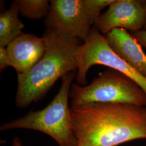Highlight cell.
I'll list each match as a JSON object with an SVG mask.
<instances>
[{
  "label": "cell",
  "instance_id": "1",
  "mask_svg": "<svg viewBox=\"0 0 146 146\" xmlns=\"http://www.w3.org/2000/svg\"><path fill=\"white\" fill-rule=\"evenodd\" d=\"M78 146H118L146 139V107L91 103L70 107Z\"/></svg>",
  "mask_w": 146,
  "mask_h": 146
},
{
  "label": "cell",
  "instance_id": "2",
  "mask_svg": "<svg viewBox=\"0 0 146 146\" xmlns=\"http://www.w3.org/2000/svg\"><path fill=\"white\" fill-rule=\"evenodd\" d=\"M42 37L46 43L43 57L28 72L17 76L15 104L20 108L41 100L58 78L78 71V38L57 29H46Z\"/></svg>",
  "mask_w": 146,
  "mask_h": 146
},
{
  "label": "cell",
  "instance_id": "3",
  "mask_svg": "<svg viewBox=\"0 0 146 146\" xmlns=\"http://www.w3.org/2000/svg\"><path fill=\"white\" fill-rule=\"evenodd\" d=\"M76 72H70L62 78V84L57 95L43 110L31 111L26 116L7 122L1 131L28 129L42 132L50 136L59 146H78L74 130L69 98L72 82Z\"/></svg>",
  "mask_w": 146,
  "mask_h": 146
},
{
  "label": "cell",
  "instance_id": "4",
  "mask_svg": "<svg viewBox=\"0 0 146 146\" xmlns=\"http://www.w3.org/2000/svg\"><path fill=\"white\" fill-rule=\"evenodd\" d=\"M70 107L91 103L125 104L146 106V94L129 77L112 69L99 74L88 85L72 84Z\"/></svg>",
  "mask_w": 146,
  "mask_h": 146
},
{
  "label": "cell",
  "instance_id": "5",
  "mask_svg": "<svg viewBox=\"0 0 146 146\" xmlns=\"http://www.w3.org/2000/svg\"><path fill=\"white\" fill-rule=\"evenodd\" d=\"M80 45L76 52L78 71L76 76L78 85L87 84L86 76L92 66L100 64L123 73L135 81L146 94V78L116 54L110 47L104 35L94 27L90 34Z\"/></svg>",
  "mask_w": 146,
  "mask_h": 146
},
{
  "label": "cell",
  "instance_id": "6",
  "mask_svg": "<svg viewBox=\"0 0 146 146\" xmlns=\"http://www.w3.org/2000/svg\"><path fill=\"white\" fill-rule=\"evenodd\" d=\"M48 14L44 19L47 29L65 31L85 40L91 31V24L84 11L82 0L50 1Z\"/></svg>",
  "mask_w": 146,
  "mask_h": 146
},
{
  "label": "cell",
  "instance_id": "7",
  "mask_svg": "<svg viewBox=\"0 0 146 146\" xmlns=\"http://www.w3.org/2000/svg\"><path fill=\"white\" fill-rule=\"evenodd\" d=\"M144 1L114 0L108 10L100 15L94 27L104 36L117 28L131 33L142 31L145 20Z\"/></svg>",
  "mask_w": 146,
  "mask_h": 146
},
{
  "label": "cell",
  "instance_id": "8",
  "mask_svg": "<svg viewBox=\"0 0 146 146\" xmlns=\"http://www.w3.org/2000/svg\"><path fill=\"white\" fill-rule=\"evenodd\" d=\"M11 66L18 75L27 73L43 57L46 50L44 38L22 33L7 47Z\"/></svg>",
  "mask_w": 146,
  "mask_h": 146
},
{
  "label": "cell",
  "instance_id": "9",
  "mask_svg": "<svg viewBox=\"0 0 146 146\" xmlns=\"http://www.w3.org/2000/svg\"><path fill=\"white\" fill-rule=\"evenodd\" d=\"M105 37L113 51L146 78V54L141 44L125 29L113 30Z\"/></svg>",
  "mask_w": 146,
  "mask_h": 146
},
{
  "label": "cell",
  "instance_id": "10",
  "mask_svg": "<svg viewBox=\"0 0 146 146\" xmlns=\"http://www.w3.org/2000/svg\"><path fill=\"white\" fill-rule=\"evenodd\" d=\"M19 9L14 2L0 15V47H6L22 34L25 25L19 19Z\"/></svg>",
  "mask_w": 146,
  "mask_h": 146
},
{
  "label": "cell",
  "instance_id": "11",
  "mask_svg": "<svg viewBox=\"0 0 146 146\" xmlns=\"http://www.w3.org/2000/svg\"><path fill=\"white\" fill-rule=\"evenodd\" d=\"M20 13L31 20H40L48 14L50 1L48 0H15Z\"/></svg>",
  "mask_w": 146,
  "mask_h": 146
},
{
  "label": "cell",
  "instance_id": "12",
  "mask_svg": "<svg viewBox=\"0 0 146 146\" xmlns=\"http://www.w3.org/2000/svg\"><path fill=\"white\" fill-rule=\"evenodd\" d=\"M84 11L91 25H95L101 15V11L114 0H82Z\"/></svg>",
  "mask_w": 146,
  "mask_h": 146
},
{
  "label": "cell",
  "instance_id": "13",
  "mask_svg": "<svg viewBox=\"0 0 146 146\" xmlns=\"http://www.w3.org/2000/svg\"><path fill=\"white\" fill-rule=\"evenodd\" d=\"M11 66L6 47H0V70L2 72Z\"/></svg>",
  "mask_w": 146,
  "mask_h": 146
},
{
  "label": "cell",
  "instance_id": "14",
  "mask_svg": "<svg viewBox=\"0 0 146 146\" xmlns=\"http://www.w3.org/2000/svg\"><path fill=\"white\" fill-rule=\"evenodd\" d=\"M131 34L141 44V46L146 48V31L142 30L135 33H131Z\"/></svg>",
  "mask_w": 146,
  "mask_h": 146
},
{
  "label": "cell",
  "instance_id": "15",
  "mask_svg": "<svg viewBox=\"0 0 146 146\" xmlns=\"http://www.w3.org/2000/svg\"><path fill=\"white\" fill-rule=\"evenodd\" d=\"M12 146H22L21 140L19 137H16L14 139Z\"/></svg>",
  "mask_w": 146,
  "mask_h": 146
},
{
  "label": "cell",
  "instance_id": "16",
  "mask_svg": "<svg viewBox=\"0 0 146 146\" xmlns=\"http://www.w3.org/2000/svg\"><path fill=\"white\" fill-rule=\"evenodd\" d=\"M144 11H145V25L143 27V30L146 29V1H144Z\"/></svg>",
  "mask_w": 146,
  "mask_h": 146
}]
</instances>
